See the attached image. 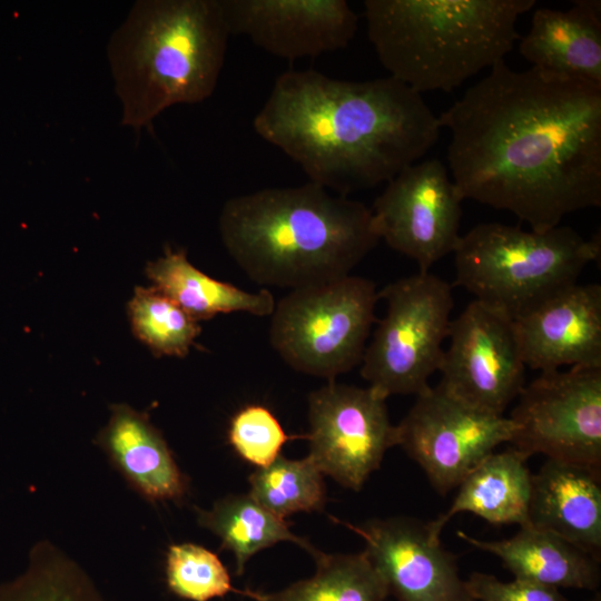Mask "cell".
<instances>
[{"mask_svg": "<svg viewBox=\"0 0 601 601\" xmlns=\"http://www.w3.org/2000/svg\"><path fill=\"white\" fill-rule=\"evenodd\" d=\"M386 314L366 345L361 366L368 386L387 398L418 395L440 368L454 307L452 285L418 272L386 285Z\"/></svg>", "mask_w": 601, "mask_h": 601, "instance_id": "8", "label": "cell"}, {"mask_svg": "<svg viewBox=\"0 0 601 601\" xmlns=\"http://www.w3.org/2000/svg\"><path fill=\"white\" fill-rule=\"evenodd\" d=\"M309 452L324 475L358 491L396 445L386 398L372 387L328 381L308 396Z\"/></svg>", "mask_w": 601, "mask_h": 601, "instance_id": "11", "label": "cell"}, {"mask_svg": "<svg viewBox=\"0 0 601 601\" xmlns=\"http://www.w3.org/2000/svg\"><path fill=\"white\" fill-rule=\"evenodd\" d=\"M218 227L252 280L290 290L349 275L380 240L371 208L312 181L233 197Z\"/></svg>", "mask_w": 601, "mask_h": 601, "instance_id": "3", "label": "cell"}, {"mask_svg": "<svg viewBox=\"0 0 601 601\" xmlns=\"http://www.w3.org/2000/svg\"><path fill=\"white\" fill-rule=\"evenodd\" d=\"M198 523L217 535L235 558V574L242 575L253 555L279 542H292L316 559L322 552L292 532L282 519L249 494H230L217 500L210 510L197 511Z\"/></svg>", "mask_w": 601, "mask_h": 601, "instance_id": "23", "label": "cell"}, {"mask_svg": "<svg viewBox=\"0 0 601 601\" xmlns=\"http://www.w3.org/2000/svg\"><path fill=\"white\" fill-rule=\"evenodd\" d=\"M535 0H365L367 35L390 77L450 92L513 49Z\"/></svg>", "mask_w": 601, "mask_h": 601, "instance_id": "5", "label": "cell"}, {"mask_svg": "<svg viewBox=\"0 0 601 601\" xmlns=\"http://www.w3.org/2000/svg\"><path fill=\"white\" fill-rule=\"evenodd\" d=\"M467 601H474V600H472V599H469Z\"/></svg>", "mask_w": 601, "mask_h": 601, "instance_id": "32", "label": "cell"}, {"mask_svg": "<svg viewBox=\"0 0 601 601\" xmlns=\"http://www.w3.org/2000/svg\"><path fill=\"white\" fill-rule=\"evenodd\" d=\"M128 312L134 334L156 355L184 357L200 333L198 322L154 286L137 287Z\"/></svg>", "mask_w": 601, "mask_h": 601, "instance_id": "27", "label": "cell"}, {"mask_svg": "<svg viewBox=\"0 0 601 601\" xmlns=\"http://www.w3.org/2000/svg\"><path fill=\"white\" fill-rule=\"evenodd\" d=\"M345 524L365 542L364 552L397 601H467L456 556L428 523L408 516Z\"/></svg>", "mask_w": 601, "mask_h": 601, "instance_id": "14", "label": "cell"}, {"mask_svg": "<svg viewBox=\"0 0 601 601\" xmlns=\"http://www.w3.org/2000/svg\"><path fill=\"white\" fill-rule=\"evenodd\" d=\"M249 495L275 515L285 519L298 512L322 511L326 502L324 474L305 456L279 455L248 479Z\"/></svg>", "mask_w": 601, "mask_h": 601, "instance_id": "25", "label": "cell"}, {"mask_svg": "<svg viewBox=\"0 0 601 601\" xmlns=\"http://www.w3.org/2000/svg\"><path fill=\"white\" fill-rule=\"evenodd\" d=\"M526 367L601 365V286L578 282L513 319Z\"/></svg>", "mask_w": 601, "mask_h": 601, "instance_id": "16", "label": "cell"}, {"mask_svg": "<svg viewBox=\"0 0 601 601\" xmlns=\"http://www.w3.org/2000/svg\"><path fill=\"white\" fill-rule=\"evenodd\" d=\"M227 436L236 454L256 469L273 463L290 440L275 414L259 404L238 410L230 418Z\"/></svg>", "mask_w": 601, "mask_h": 601, "instance_id": "29", "label": "cell"}, {"mask_svg": "<svg viewBox=\"0 0 601 601\" xmlns=\"http://www.w3.org/2000/svg\"><path fill=\"white\" fill-rule=\"evenodd\" d=\"M601 472L546 459L535 474L528 524L551 532L600 560Z\"/></svg>", "mask_w": 601, "mask_h": 601, "instance_id": "17", "label": "cell"}, {"mask_svg": "<svg viewBox=\"0 0 601 601\" xmlns=\"http://www.w3.org/2000/svg\"><path fill=\"white\" fill-rule=\"evenodd\" d=\"M98 444L129 485L149 501L181 500L187 479L162 434L129 405L111 407Z\"/></svg>", "mask_w": 601, "mask_h": 601, "instance_id": "19", "label": "cell"}, {"mask_svg": "<svg viewBox=\"0 0 601 601\" xmlns=\"http://www.w3.org/2000/svg\"><path fill=\"white\" fill-rule=\"evenodd\" d=\"M455 285L475 300L515 319L578 282L600 259V236L583 238L569 226L535 231L482 223L461 236L453 252Z\"/></svg>", "mask_w": 601, "mask_h": 601, "instance_id": "6", "label": "cell"}, {"mask_svg": "<svg viewBox=\"0 0 601 601\" xmlns=\"http://www.w3.org/2000/svg\"><path fill=\"white\" fill-rule=\"evenodd\" d=\"M437 118L463 200L535 231L601 206V87L503 60Z\"/></svg>", "mask_w": 601, "mask_h": 601, "instance_id": "1", "label": "cell"}, {"mask_svg": "<svg viewBox=\"0 0 601 601\" xmlns=\"http://www.w3.org/2000/svg\"><path fill=\"white\" fill-rule=\"evenodd\" d=\"M528 459L511 445L484 457L456 487L450 508L427 522L432 533L440 536L447 522L462 512L493 525H526L532 487Z\"/></svg>", "mask_w": 601, "mask_h": 601, "instance_id": "21", "label": "cell"}, {"mask_svg": "<svg viewBox=\"0 0 601 601\" xmlns=\"http://www.w3.org/2000/svg\"><path fill=\"white\" fill-rule=\"evenodd\" d=\"M316 571L287 588L260 593L250 590L245 595L256 601H385L387 587L366 553L325 554L316 559Z\"/></svg>", "mask_w": 601, "mask_h": 601, "instance_id": "24", "label": "cell"}, {"mask_svg": "<svg viewBox=\"0 0 601 601\" xmlns=\"http://www.w3.org/2000/svg\"><path fill=\"white\" fill-rule=\"evenodd\" d=\"M513 432L509 417L479 410L437 384L416 395L396 425V445L445 495L500 444L510 443Z\"/></svg>", "mask_w": 601, "mask_h": 601, "instance_id": "10", "label": "cell"}, {"mask_svg": "<svg viewBox=\"0 0 601 601\" xmlns=\"http://www.w3.org/2000/svg\"><path fill=\"white\" fill-rule=\"evenodd\" d=\"M166 582L175 595L188 601H210L238 592L218 555L194 543L169 546Z\"/></svg>", "mask_w": 601, "mask_h": 601, "instance_id": "28", "label": "cell"}, {"mask_svg": "<svg viewBox=\"0 0 601 601\" xmlns=\"http://www.w3.org/2000/svg\"><path fill=\"white\" fill-rule=\"evenodd\" d=\"M588 601H601V595L600 593L595 594L592 599L588 600Z\"/></svg>", "mask_w": 601, "mask_h": 601, "instance_id": "31", "label": "cell"}, {"mask_svg": "<svg viewBox=\"0 0 601 601\" xmlns=\"http://www.w3.org/2000/svg\"><path fill=\"white\" fill-rule=\"evenodd\" d=\"M516 400L511 446L601 472V365L542 372Z\"/></svg>", "mask_w": 601, "mask_h": 601, "instance_id": "9", "label": "cell"}, {"mask_svg": "<svg viewBox=\"0 0 601 601\" xmlns=\"http://www.w3.org/2000/svg\"><path fill=\"white\" fill-rule=\"evenodd\" d=\"M457 535L499 558L514 578L555 589L595 590L600 584V560L551 532L524 525L503 540H481L463 531Z\"/></svg>", "mask_w": 601, "mask_h": 601, "instance_id": "20", "label": "cell"}, {"mask_svg": "<svg viewBox=\"0 0 601 601\" xmlns=\"http://www.w3.org/2000/svg\"><path fill=\"white\" fill-rule=\"evenodd\" d=\"M0 601H110L88 573L51 542L33 552L27 574Z\"/></svg>", "mask_w": 601, "mask_h": 601, "instance_id": "26", "label": "cell"}, {"mask_svg": "<svg viewBox=\"0 0 601 601\" xmlns=\"http://www.w3.org/2000/svg\"><path fill=\"white\" fill-rule=\"evenodd\" d=\"M253 127L309 181L342 196L390 181L442 129L422 95L393 77L348 81L313 69L279 75Z\"/></svg>", "mask_w": 601, "mask_h": 601, "instance_id": "2", "label": "cell"}, {"mask_svg": "<svg viewBox=\"0 0 601 601\" xmlns=\"http://www.w3.org/2000/svg\"><path fill=\"white\" fill-rule=\"evenodd\" d=\"M378 299L374 282L352 274L292 289L270 315V344L295 371L335 381L361 364Z\"/></svg>", "mask_w": 601, "mask_h": 601, "instance_id": "7", "label": "cell"}, {"mask_svg": "<svg viewBox=\"0 0 601 601\" xmlns=\"http://www.w3.org/2000/svg\"><path fill=\"white\" fill-rule=\"evenodd\" d=\"M447 338L439 384L479 410L503 415L525 385L513 319L473 299L452 319Z\"/></svg>", "mask_w": 601, "mask_h": 601, "instance_id": "13", "label": "cell"}, {"mask_svg": "<svg viewBox=\"0 0 601 601\" xmlns=\"http://www.w3.org/2000/svg\"><path fill=\"white\" fill-rule=\"evenodd\" d=\"M230 35L288 60L344 49L358 17L345 0H220Z\"/></svg>", "mask_w": 601, "mask_h": 601, "instance_id": "15", "label": "cell"}, {"mask_svg": "<svg viewBox=\"0 0 601 601\" xmlns=\"http://www.w3.org/2000/svg\"><path fill=\"white\" fill-rule=\"evenodd\" d=\"M462 201L440 159L415 162L387 181L375 199L371 208L374 230L425 273L453 254L461 237Z\"/></svg>", "mask_w": 601, "mask_h": 601, "instance_id": "12", "label": "cell"}, {"mask_svg": "<svg viewBox=\"0 0 601 601\" xmlns=\"http://www.w3.org/2000/svg\"><path fill=\"white\" fill-rule=\"evenodd\" d=\"M538 8L519 50L532 67L601 87V2Z\"/></svg>", "mask_w": 601, "mask_h": 601, "instance_id": "18", "label": "cell"}, {"mask_svg": "<svg viewBox=\"0 0 601 601\" xmlns=\"http://www.w3.org/2000/svg\"><path fill=\"white\" fill-rule=\"evenodd\" d=\"M464 583L474 601H569L559 589L518 578L504 582L493 574L474 572Z\"/></svg>", "mask_w": 601, "mask_h": 601, "instance_id": "30", "label": "cell"}, {"mask_svg": "<svg viewBox=\"0 0 601 601\" xmlns=\"http://www.w3.org/2000/svg\"><path fill=\"white\" fill-rule=\"evenodd\" d=\"M146 274L155 288L197 322L228 313L266 317L273 314L276 304L269 290L247 292L215 279L195 267L184 250L170 247H166L161 257L148 263Z\"/></svg>", "mask_w": 601, "mask_h": 601, "instance_id": "22", "label": "cell"}, {"mask_svg": "<svg viewBox=\"0 0 601 601\" xmlns=\"http://www.w3.org/2000/svg\"><path fill=\"white\" fill-rule=\"evenodd\" d=\"M230 33L220 0H140L107 47L121 125L139 130L165 109L214 92Z\"/></svg>", "mask_w": 601, "mask_h": 601, "instance_id": "4", "label": "cell"}]
</instances>
